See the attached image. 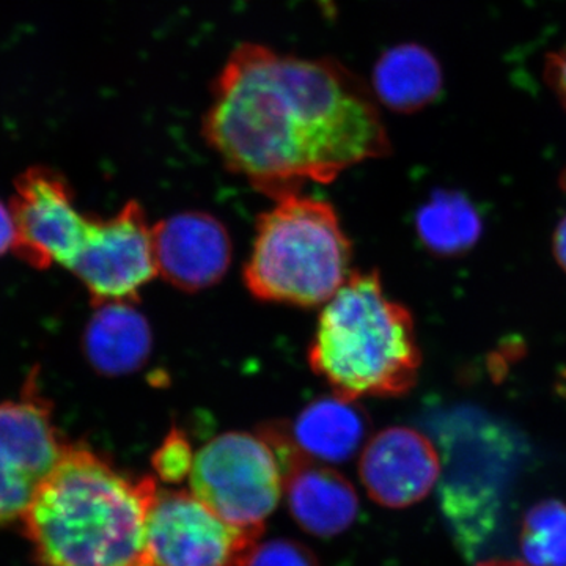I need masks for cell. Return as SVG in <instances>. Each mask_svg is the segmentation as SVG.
I'll list each match as a JSON object with an SVG mask.
<instances>
[{
  "mask_svg": "<svg viewBox=\"0 0 566 566\" xmlns=\"http://www.w3.org/2000/svg\"><path fill=\"white\" fill-rule=\"evenodd\" d=\"M14 245V222L10 208L0 202V255Z\"/></svg>",
  "mask_w": 566,
  "mask_h": 566,
  "instance_id": "44dd1931",
  "label": "cell"
},
{
  "mask_svg": "<svg viewBox=\"0 0 566 566\" xmlns=\"http://www.w3.org/2000/svg\"><path fill=\"white\" fill-rule=\"evenodd\" d=\"M248 566H319L307 546L293 539H271L253 547Z\"/></svg>",
  "mask_w": 566,
  "mask_h": 566,
  "instance_id": "d6986e66",
  "label": "cell"
},
{
  "mask_svg": "<svg viewBox=\"0 0 566 566\" xmlns=\"http://www.w3.org/2000/svg\"><path fill=\"white\" fill-rule=\"evenodd\" d=\"M554 255L566 273V218L562 219L556 233H554Z\"/></svg>",
  "mask_w": 566,
  "mask_h": 566,
  "instance_id": "7402d4cb",
  "label": "cell"
},
{
  "mask_svg": "<svg viewBox=\"0 0 566 566\" xmlns=\"http://www.w3.org/2000/svg\"><path fill=\"white\" fill-rule=\"evenodd\" d=\"M282 468L286 504L301 528L327 538L353 526L359 497L340 472L308 460L297 449L283 455Z\"/></svg>",
  "mask_w": 566,
  "mask_h": 566,
  "instance_id": "7c38bea8",
  "label": "cell"
},
{
  "mask_svg": "<svg viewBox=\"0 0 566 566\" xmlns=\"http://www.w3.org/2000/svg\"><path fill=\"white\" fill-rule=\"evenodd\" d=\"M520 545L527 565L566 566V504L549 499L528 509Z\"/></svg>",
  "mask_w": 566,
  "mask_h": 566,
  "instance_id": "e0dca14e",
  "label": "cell"
},
{
  "mask_svg": "<svg viewBox=\"0 0 566 566\" xmlns=\"http://www.w3.org/2000/svg\"><path fill=\"white\" fill-rule=\"evenodd\" d=\"M14 188L13 252L36 270L54 264L70 270L84 245L91 216L77 210L69 182L48 167H31Z\"/></svg>",
  "mask_w": 566,
  "mask_h": 566,
  "instance_id": "ba28073f",
  "label": "cell"
},
{
  "mask_svg": "<svg viewBox=\"0 0 566 566\" xmlns=\"http://www.w3.org/2000/svg\"><path fill=\"white\" fill-rule=\"evenodd\" d=\"M151 241L158 274L182 292L210 289L232 262V241L226 227L207 212L164 219L153 227Z\"/></svg>",
  "mask_w": 566,
  "mask_h": 566,
  "instance_id": "8fae6325",
  "label": "cell"
},
{
  "mask_svg": "<svg viewBox=\"0 0 566 566\" xmlns=\"http://www.w3.org/2000/svg\"><path fill=\"white\" fill-rule=\"evenodd\" d=\"M308 364L335 395L403 397L422 365L412 316L387 297L376 271L352 273L324 305Z\"/></svg>",
  "mask_w": 566,
  "mask_h": 566,
  "instance_id": "3957f363",
  "label": "cell"
},
{
  "mask_svg": "<svg viewBox=\"0 0 566 566\" xmlns=\"http://www.w3.org/2000/svg\"><path fill=\"white\" fill-rule=\"evenodd\" d=\"M85 331L88 363L106 376L129 375L147 363L151 353L150 324L132 303L96 305Z\"/></svg>",
  "mask_w": 566,
  "mask_h": 566,
  "instance_id": "5bb4252c",
  "label": "cell"
},
{
  "mask_svg": "<svg viewBox=\"0 0 566 566\" xmlns=\"http://www.w3.org/2000/svg\"><path fill=\"white\" fill-rule=\"evenodd\" d=\"M275 202L256 223L244 268L249 292L268 303H327L352 275V244L337 212L333 205L300 192Z\"/></svg>",
  "mask_w": 566,
  "mask_h": 566,
  "instance_id": "277c9868",
  "label": "cell"
},
{
  "mask_svg": "<svg viewBox=\"0 0 566 566\" xmlns=\"http://www.w3.org/2000/svg\"><path fill=\"white\" fill-rule=\"evenodd\" d=\"M151 464L163 482L175 485V483L188 479L193 464L191 442H189L188 436L178 428L170 431L159 449L153 453Z\"/></svg>",
  "mask_w": 566,
  "mask_h": 566,
  "instance_id": "ac0fdd59",
  "label": "cell"
},
{
  "mask_svg": "<svg viewBox=\"0 0 566 566\" xmlns=\"http://www.w3.org/2000/svg\"><path fill=\"white\" fill-rule=\"evenodd\" d=\"M191 491L223 521L263 534L283 494L281 458L266 436L229 431L193 457Z\"/></svg>",
  "mask_w": 566,
  "mask_h": 566,
  "instance_id": "5b68a950",
  "label": "cell"
},
{
  "mask_svg": "<svg viewBox=\"0 0 566 566\" xmlns=\"http://www.w3.org/2000/svg\"><path fill=\"white\" fill-rule=\"evenodd\" d=\"M444 74L433 52L417 43L398 44L379 57L371 77L376 102L397 114H415L441 96Z\"/></svg>",
  "mask_w": 566,
  "mask_h": 566,
  "instance_id": "9a60e30c",
  "label": "cell"
},
{
  "mask_svg": "<svg viewBox=\"0 0 566 566\" xmlns=\"http://www.w3.org/2000/svg\"><path fill=\"white\" fill-rule=\"evenodd\" d=\"M203 137L223 164L277 200L390 153L371 88L342 63L241 44L212 87Z\"/></svg>",
  "mask_w": 566,
  "mask_h": 566,
  "instance_id": "6da1fadb",
  "label": "cell"
},
{
  "mask_svg": "<svg viewBox=\"0 0 566 566\" xmlns=\"http://www.w3.org/2000/svg\"><path fill=\"white\" fill-rule=\"evenodd\" d=\"M65 446L32 376L20 398L0 405V526L22 521Z\"/></svg>",
  "mask_w": 566,
  "mask_h": 566,
  "instance_id": "52a82bcc",
  "label": "cell"
},
{
  "mask_svg": "<svg viewBox=\"0 0 566 566\" xmlns=\"http://www.w3.org/2000/svg\"><path fill=\"white\" fill-rule=\"evenodd\" d=\"M545 80L566 109V44L560 51L547 55Z\"/></svg>",
  "mask_w": 566,
  "mask_h": 566,
  "instance_id": "ffe728a7",
  "label": "cell"
},
{
  "mask_svg": "<svg viewBox=\"0 0 566 566\" xmlns=\"http://www.w3.org/2000/svg\"><path fill=\"white\" fill-rule=\"evenodd\" d=\"M70 271L84 283L95 305L136 303L140 290L158 275L151 229L140 205L128 202L114 218H91Z\"/></svg>",
  "mask_w": 566,
  "mask_h": 566,
  "instance_id": "9c48e42d",
  "label": "cell"
},
{
  "mask_svg": "<svg viewBox=\"0 0 566 566\" xmlns=\"http://www.w3.org/2000/svg\"><path fill=\"white\" fill-rule=\"evenodd\" d=\"M368 419L354 400L333 395L305 406L289 428L294 447L308 460L340 464L352 460L368 434Z\"/></svg>",
  "mask_w": 566,
  "mask_h": 566,
  "instance_id": "4fadbf2b",
  "label": "cell"
},
{
  "mask_svg": "<svg viewBox=\"0 0 566 566\" xmlns=\"http://www.w3.org/2000/svg\"><path fill=\"white\" fill-rule=\"evenodd\" d=\"M442 465L433 442L420 431L392 427L365 446L359 475L376 504L406 509L423 501L438 483Z\"/></svg>",
  "mask_w": 566,
  "mask_h": 566,
  "instance_id": "30bf717a",
  "label": "cell"
},
{
  "mask_svg": "<svg viewBox=\"0 0 566 566\" xmlns=\"http://www.w3.org/2000/svg\"><path fill=\"white\" fill-rule=\"evenodd\" d=\"M558 185H560V188L564 189V191L566 192V167L564 172H562L560 175V180H558Z\"/></svg>",
  "mask_w": 566,
  "mask_h": 566,
  "instance_id": "cb8c5ba5",
  "label": "cell"
},
{
  "mask_svg": "<svg viewBox=\"0 0 566 566\" xmlns=\"http://www.w3.org/2000/svg\"><path fill=\"white\" fill-rule=\"evenodd\" d=\"M417 237L428 251L439 256H457L471 251L483 233L479 210L465 193L436 191L416 214Z\"/></svg>",
  "mask_w": 566,
  "mask_h": 566,
  "instance_id": "2e32d148",
  "label": "cell"
},
{
  "mask_svg": "<svg viewBox=\"0 0 566 566\" xmlns=\"http://www.w3.org/2000/svg\"><path fill=\"white\" fill-rule=\"evenodd\" d=\"M259 532L223 521L192 491H156L139 566H248Z\"/></svg>",
  "mask_w": 566,
  "mask_h": 566,
  "instance_id": "8992f818",
  "label": "cell"
},
{
  "mask_svg": "<svg viewBox=\"0 0 566 566\" xmlns=\"http://www.w3.org/2000/svg\"><path fill=\"white\" fill-rule=\"evenodd\" d=\"M158 485L69 444L22 517L39 566H139Z\"/></svg>",
  "mask_w": 566,
  "mask_h": 566,
  "instance_id": "7a4b0ae2",
  "label": "cell"
},
{
  "mask_svg": "<svg viewBox=\"0 0 566 566\" xmlns=\"http://www.w3.org/2000/svg\"><path fill=\"white\" fill-rule=\"evenodd\" d=\"M476 566H531L516 560H486Z\"/></svg>",
  "mask_w": 566,
  "mask_h": 566,
  "instance_id": "603a6c76",
  "label": "cell"
}]
</instances>
